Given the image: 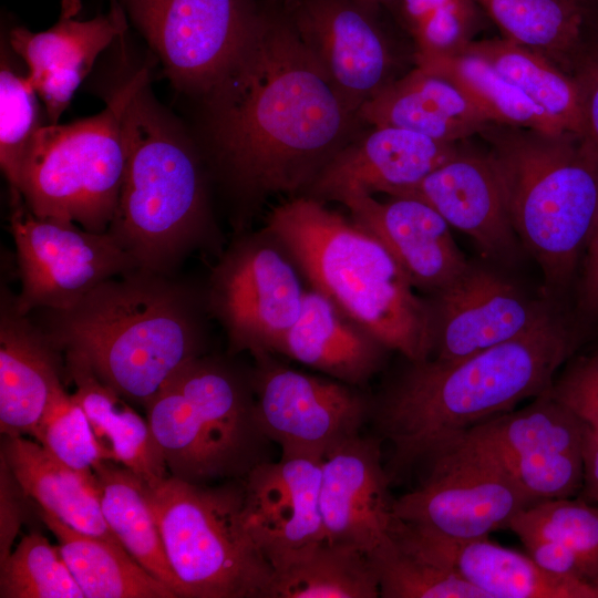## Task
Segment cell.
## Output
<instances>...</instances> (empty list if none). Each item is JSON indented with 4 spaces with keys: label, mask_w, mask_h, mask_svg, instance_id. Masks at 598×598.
I'll use <instances>...</instances> for the list:
<instances>
[{
    "label": "cell",
    "mask_w": 598,
    "mask_h": 598,
    "mask_svg": "<svg viewBox=\"0 0 598 598\" xmlns=\"http://www.w3.org/2000/svg\"><path fill=\"white\" fill-rule=\"evenodd\" d=\"M200 99L214 159L250 206L308 190L364 124L274 1Z\"/></svg>",
    "instance_id": "cell-1"
},
{
    "label": "cell",
    "mask_w": 598,
    "mask_h": 598,
    "mask_svg": "<svg viewBox=\"0 0 598 598\" xmlns=\"http://www.w3.org/2000/svg\"><path fill=\"white\" fill-rule=\"evenodd\" d=\"M573 349L570 332L551 313L526 334L464 359L411 362L371 406L375 436L390 445V481L478 423L551 390Z\"/></svg>",
    "instance_id": "cell-2"
},
{
    "label": "cell",
    "mask_w": 598,
    "mask_h": 598,
    "mask_svg": "<svg viewBox=\"0 0 598 598\" xmlns=\"http://www.w3.org/2000/svg\"><path fill=\"white\" fill-rule=\"evenodd\" d=\"M63 353L82 358L124 399L145 405L182 364L199 357L200 329L188 290L135 269L111 278L41 328Z\"/></svg>",
    "instance_id": "cell-3"
},
{
    "label": "cell",
    "mask_w": 598,
    "mask_h": 598,
    "mask_svg": "<svg viewBox=\"0 0 598 598\" xmlns=\"http://www.w3.org/2000/svg\"><path fill=\"white\" fill-rule=\"evenodd\" d=\"M266 223L267 231L286 247L315 290L386 349L411 362L431 358L432 306L414 293L378 238L310 196L276 206Z\"/></svg>",
    "instance_id": "cell-4"
},
{
    "label": "cell",
    "mask_w": 598,
    "mask_h": 598,
    "mask_svg": "<svg viewBox=\"0 0 598 598\" xmlns=\"http://www.w3.org/2000/svg\"><path fill=\"white\" fill-rule=\"evenodd\" d=\"M478 135L499 175L515 233L546 288L566 287L598 216V152L573 132L488 123Z\"/></svg>",
    "instance_id": "cell-5"
},
{
    "label": "cell",
    "mask_w": 598,
    "mask_h": 598,
    "mask_svg": "<svg viewBox=\"0 0 598 598\" xmlns=\"http://www.w3.org/2000/svg\"><path fill=\"white\" fill-rule=\"evenodd\" d=\"M147 84L148 74L123 114L125 168L107 231L140 269L173 276L206 240L210 218L197 154Z\"/></svg>",
    "instance_id": "cell-6"
},
{
    "label": "cell",
    "mask_w": 598,
    "mask_h": 598,
    "mask_svg": "<svg viewBox=\"0 0 598 598\" xmlns=\"http://www.w3.org/2000/svg\"><path fill=\"white\" fill-rule=\"evenodd\" d=\"M251 382L196 357L146 402L147 422L171 475L193 484L243 480L265 457Z\"/></svg>",
    "instance_id": "cell-7"
},
{
    "label": "cell",
    "mask_w": 598,
    "mask_h": 598,
    "mask_svg": "<svg viewBox=\"0 0 598 598\" xmlns=\"http://www.w3.org/2000/svg\"><path fill=\"white\" fill-rule=\"evenodd\" d=\"M182 598H272L276 571L250 535L243 480L223 486L174 476L146 485Z\"/></svg>",
    "instance_id": "cell-8"
},
{
    "label": "cell",
    "mask_w": 598,
    "mask_h": 598,
    "mask_svg": "<svg viewBox=\"0 0 598 598\" xmlns=\"http://www.w3.org/2000/svg\"><path fill=\"white\" fill-rule=\"evenodd\" d=\"M148 69L143 68L100 113L68 124L42 125L29 148L19 194L39 218L73 221L93 233L107 231L125 168L122 118Z\"/></svg>",
    "instance_id": "cell-9"
},
{
    "label": "cell",
    "mask_w": 598,
    "mask_h": 598,
    "mask_svg": "<svg viewBox=\"0 0 598 598\" xmlns=\"http://www.w3.org/2000/svg\"><path fill=\"white\" fill-rule=\"evenodd\" d=\"M415 489L394 498L398 519L453 539L488 537L508 529L533 502L488 451L456 439L429 461Z\"/></svg>",
    "instance_id": "cell-10"
},
{
    "label": "cell",
    "mask_w": 598,
    "mask_h": 598,
    "mask_svg": "<svg viewBox=\"0 0 598 598\" xmlns=\"http://www.w3.org/2000/svg\"><path fill=\"white\" fill-rule=\"evenodd\" d=\"M271 0H112L145 38L164 74L202 96L226 70Z\"/></svg>",
    "instance_id": "cell-11"
},
{
    "label": "cell",
    "mask_w": 598,
    "mask_h": 598,
    "mask_svg": "<svg viewBox=\"0 0 598 598\" xmlns=\"http://www.w3.org/2000/svg\"><path fill=\"white\" fill-rule=\"evenodd\" d=\"M11 205L9 228L21 281L14 306L20 313L71 309L102 282L138 269L109 231L39 218L22 197L11 198Z\"/></svg>",
    "instance_id": "cell-12"
},
{
    "label": "cell",
    "mask_w": 598,
    "mask_h": 598,
    "mask_svg": "<svg viewBox=\"0 0 598 598\" xmlns=\"http://www.w3.org/2000/svg\"><path fill=\"white\" fill-rule=\"evenodd\" d=\"M586 432L587 424L549 390L524 409L487 419L457 439L492 453L534 504L581 489Z\"/></svg>",
    "instance_id": "cell-13"
},
{
    "label": "cell",
    "mask_w": 598,
    "mask_h": 598,
    "mask_svg": "<svg viewBox=\"0 0 598 598\" xmlns=\"http://www.w3.org/2000/svg\"><path fill=\"white\" fill-rule=\"evenodd\" d=\"M280 8L352 112L399 78L383 8L365 0H282Z\"/></svg>",
    "instance_id": "cell-14"
},
{
    "label": "cell",
    "mask_w": 598,
    "mask_h": 598,
    "mask_svg": "<svg viewBox=\"0 0 598 598\" xmlns=\"http://www.w3.org/2000/svg\"><path fill=\"white\" fill-rule=\"evenodd\" d=\"M256 358L250 382L257 421L265 436L281 446V456L322 460L361 433L372 405L347 383L274 364L267 354Z\"/></svg>",
    "instance_id": "cell-15"
},
{
    "label": "cell",
    "mask_w": 598,
    "mask_h": 598,
    "mask_svg": "<svg viewBox=\"0 0 598 598\" xmlns=\"http://www.w3.org/2000/svg\"><path fill=\"white\" fill-rule=\"evenodd\" d=\"M292 266L257 240L231 248L213 274L209 306L224 326L233 352H279L300 316L303 296Z\"/></svg>",
    "instance_id": "cell-16"
},
{
    "label": "cell",
    "mask_w": 598,
    "mask_h": 598,
    "mask_svg": "<svg viewBox=\"0 0 598 598\" xmlns=\"http://www.w3.org/2000/svg\"><path fill=\"white\" fill-rule=\"evenodd\" d=\"M435 296L430 359L444 362L519 338L553 313L502 275L472 264Z\"/></svg>",
    "instance_id": "cell-17"
},
{
    "label": "cell",
    "mask_w": 598,
    "mask_h": 598,
    "mask_svg": "<svg viewBox=\"0 0 598 598\" xmlns=\"http://www.w3.org/2000/svg\"><path fill=\"white\" fill-rule=\"evenodd\" d=\"M320 483L321 460L307 456L261 462L243 478L247 528L276 573L324 540Z\"/></svg>",
    "instance_id": "cell-18"
},
{
    "label": "cell",
    "mask_w": 598,
    "mask_h": 598,
    "mask_svg": "<svg viewBox=\"0 0 598 598\" xmlns=\"http://www.w3.org/2000/svg\"><path fill=\"white\" fill-rule=\"evenodd\" d=\"M378 436L360 434L321 460L319 508L324 540L370 556L389 537L394 498Z\"/></svg>",
    "instance_id": "cell-19"
},
{
    "label": "cell",
    "mask_w": 598,
    "mask_h": 598,
    "mask_svg": "<svg viewBox=\"0 0 598 598\" xmlns=\"http://www.w3.org/2000/svg\"><path fill=\"white\" fill-rule=\"evenodd\" d=\"M379 202L359 189L343 190L332 200L343 204L354 223L378 238L414 288L439 293L470 266L455 244L450 225L426 203L413 197Z\"/></svg>",
    "instance_id": "cell-20"
},
{
    "label": "cell",
    "mask_w": 598,
    "mask_h": 598,
    "mask_svg": "<svg viewBox=\"0 0 598 598\" xmlns=\"http://www.w3.org/2000/svg\"><path fill=\"white\" fill-rule=\"evenodd\" d=\"M389 536L480 589L486 598H598V585L555 577L528 555L488 539H453L394 517Z\"/></svg>",
    "instance_id": "cell-21"
},
{
    "label": "cell",
    "mask_w": 598,
    "mask_h": 598,
    "mask_svg": "<svg viewBox=\"0 0 598 598\" xmlns=\"http://www.w3.org/2000/svg\"><path fill=\"white\" fill-rule=\"evenodd\" d=\"M395 197H413L468 235L493 259L509 260L522 244L512 224L504 188L488 154L460 148L448 161Z\"/></svg>",
    "instance_id": "cell-22"
},
{
    "label": "cell",
    "mask_w": 598,
    "mask_h": 598,
    "mask_svg": "<svg viewBox=\"0 0 598 598\" xmlns=\"http://www.w3.org/2000/svg\"><path fill=\"white\" fill-rule=\"evenodd\" d=\"M458 150L457 143L409 130L372 126L332 157L308 188V196L332 199L349 189L393 196L417 184Z\"/></svg>",
    "instance_id": "cell-23"
},
{
    "label": "cell",
    "mask_w": 598,
    "mask_h": 598,
    "mask_svg": "<svg viewBox=\"0 0 598 598\" xmlns=\"http://www.w3.org/2000/svg\"><path fill=\"white\" fill-rule=\"evenodd\" d=\"M127 28L117 3L90 20L61 19L52 28L32 32L14 27L9 33L12 50L25 62L27 78L42 101L50 124H56L75 90L99 54Z\"/></svg>",
    "instance_id": "cell-24"
},
{
    "label": "cell",
    "mask_w": 598,
    "mask_h": 598,
    "mask_svg": "<svg viewBox=\"0 0 598 598\" xmlns=\"http://www.w3.org/2000/svg\"><path fill=\"white\" fill-rule=\"evenodd\" d=\"M45 332L1 291L0 430L2 435H31L53 391L62 384L64 363Z\"/></svg>",
    "instance_id": "cell-25"
},
{
    "label": "cell",
    "mask_w": 598,
    "mask_h": 598,
    "mask_svg": "<svg viewBox=\"0 0 598 598\" xmlns=\"http://www.w3.org/2000/svg\"><path fill=\"white\" fill-rule=\"evenodd\" d=\"M374 127H398L457 143L489 122L448 81L415 66L383 86L358 111Z\"/></svg>",
    "instance_id": "cell-26"
},
{
    "label": "cell",
    "mask_w": 598,
    "mask_h": 598,
    "mask_svg": "<svg viewBox=\"0 0 598 598\" xmlns=\"http://www.w3.org/2000/svg\"><path fill=\"white\" fill-rule=\"evenodd\" d=\"M386 349L321 292L306 291L299 318L279 352L347 384H362Z\"/></svg>",
    "instance_id": "cell-27"
},
{
    "label": "cell",
    "mask_w": 598,
    "mask_h": 598,
    "mask_svg": "<svg viewBox=\"0 0 598 598\" xmlns=\"http://www.w3.org/2000/svg\"><path fill=\"white\" fill-rule=\"evenodd\" d=\"M64 374L74 384L72 399L83 409L104 460L135 473L146 485L167 477V466L147 420L105 384L80 357L64 353Z\"/></svg>",
    "instance_id": "cell-28"
},
{
    "label": "cell",
    "mask_w": 598,
    "mask_h": 598,
    "mask_svg": "<svg viewBox=\"0 0 598 598\" xmlns=\"http://www.w3.org/2000/svg\"><path fill=\"white\" fill-rule=\"evenodd\" d=\"M3 436L0 456L28 497L72 528L123 547L102 514L93 476L66 466L38 441Z\"/></svg>",
    "instance_id": "cell-29"
},
{
    "label": "cell",
    "mask_w": 598,
    "mask_h": 598,
    "mask_svg": "<svg viewBox=\"0 0 598 598\" xmlns=\"http://www.w3.org/2000/svg\"><path fill=\"white\" fill-rule=\"evenodd\" d=\"M38 514L59 540L58 548L84 598H177L124 547L81 533L41 507Z\"/></svg>",
    "instance_id": "cell-30"
},
{
    "label": "cell",
    "mask_w": 598,
    "mask_h": 598,
    "mask_svg": "<svg viewBox=\"0 0 598 598\" xmlns=\"http://www.w3.org/2000/svg\"><path fill=\"white\" fill-rule=\"evenodd\" d=\"M503 37L534 49L569 73L598 32V11L566 0H475Z\"/></svg>",
    "instance_id": "cell-31"
},
{
    "label": "cell",
    "mask_w": 598,
    "mask_h": 598,
    "mask_svg": "<svg viewBox=\"0 0 598 598\" xmlns=\"http://www.w3.org/2000/svg\"><path fill=\"white\" fill-rule=\"evenodd\" d=\"M92 473L101 511L110 528L144 569L176 594V580L146 496L145 483L130 468L110 460H101Z\"/></svg>",
    "instance_id": "cell-32"
},
{
    "label": "cell",
    "mask_w": 598,
    "mask_h": 598,
    "mask_svg": "<svg viewBox=\"0 0 598 598\" xmlns=\"http://www.w3.org/2000/svg\"><path fill=\"white\" fill-rule=\"evenodd\" d=\"M463 52L489 63L564 130L585 136L579 86L570 73L546 55L504 37L474 40Z\"/></svg>",
    "instance_id": "cell-33"
},
{
    "label": "cell",
    "mask_w": 598,
    "mask_h": 598,
    "mask_svg": "<svg viewBox=\"0 0 598 598\" xmlns=\"http://www.w3.org/2000/svg\"><path fill=\"white\" fill-rule=\"evenodd\" d=\"M413 60L453 84L489 123L568 132L489 63L470 53H420Z\"/></svg>",
    "instance_id": "cell-34"
},
{
    "label": "cell",
    "mask_w": 598,
    "mask_h": 598,
    "mask_svg": "<svg viewBox=\"0 0 598 598\" xmlns=\"http://www.w3.org/2000/svg\"><path fill=\"white\" fill-rule=\"evenodd\" d=\"M379 577L370 557L326 540L276 573L272 598H377Z\"/></svg>",
    "instance_id": "cell-35"
},
{
    "label": "cell",
    "mask_w": 598,
    "mask_h": 598,
    "mask_svg": "<svg viewBox=\"0 0 598 598\" xmlns=\"http://www.w3.org/2000/svg\"><path fill=\"white\" fill-rule=\"evenodd\" d=\"M508 529L556 540L578 558L586 577L598 585V506L582 498L534 503L519 512Z\"/></svg>",
    "instance_id": "cell-36"
},
{
    "label": "cell",
    "mask_w": 598,
    "mask_h": 598,
    "mask_svg": "<svg viewBox=\"0 0 598 598\" xmlns=\"http://www.w3.org/2000/svg\"><path fill=\"white\" fill-rule=\"evenodd\" d=\"M1 598H83L58 547L39 532L24 535L0 563Z\"/></svg>",
    "instance_id": "cell-37"
},
{
    "label": "cell",
    "mask_w": 598,
    "mask_h": 598,
    "mask_svg": "<svg viewBox=\"0 0 598 598\" xmlns=\"http://www.w3.org/2000/svg\"><path fill=\"white\" fill-rule=\"evenodd\" d=\"M383 598H486L452 570L396 544L390 536L370 556Z\"/></svg>",
    "instance_id": "cell-38"
},
{
    "label": "cell",
    "mask_w": 598,
    "mask_h": 598,
    "mask_svg": "<svg viewBox=\"0 0 598 598\" xmlns=\"http://www.w3.org/2000/svg\"><path fill=\"white\" fill-rule=\"evenodd\" d=\"M483 10L475 0H400L393 19L420 53H461L474 41Z\"/></svg>",
    "instance_id": "cell-39"
},
{
    "label": "cell",
    "mask_w": 598,
    "mask_h": 598,
    "mask_svg": "<svg viewBox=\"0 0 598 598\" xmlns=\"http://www.w3.org/2000/svg\"><path fill=\"white\" fill-rule=\"evenodd\" d=\"M4 58L2 54L0 68V165L11 198H18L22 168L42 125L37 92L27 75H20Z\"/></svg>",
    "instance_id": "cell-40"
},
{
    "label": "cell",
    "mask_w": 598,
    "mask_h": 598,
    "mask_svg": "<svg viewBox=\"0 0 598 598\" xmlns=\"http://www.w3.org/2000/svg\"><path fill=\"white\" fill-rule=\"evenodd\" d=\"M33 437L60 462L89 477L104 460L83 409L63 384L51 394Z\"/></svg>",
    "instance_id": "cell-41"
},
{
    "label": "cell",
    "mask_w": 598,
    "mask_h": 598,
    "mask_svg": "<svg viewBox=\"0 0 598 598\" xmlns=\"http://www.w3.org/2000/svg\"><path fill=\"white\" fill-rule=\"evenodd\" d=\"M550 392L598 434V351L574 362Z\"/></svg>",
    "instance_id": "cell-42"
},
{
    "label": "cell",
    "mask_w": 598,
    "mask_h": 598,
    "mask_svg": "<svg viewBox=\"0 0 598 598\" xmlns=\"http://www.w3.org/2000/svg\"><path fill=\"white\" fill-rule=\"evenodd\" d=\"M569 73L581 95L584 134L598 152V32L581 48Z\"/></svg>",
    "instance_id": "cell-43"
},
{
    "label": "cell",
    "mask_w": 598,
    "mask_h": 598,
    "mask_svg": "<svg viewBox=\"0 0 598 598\" xmlns=\"http://www.w3.org/2000/svg\"><path fill=\"white\" fill-rule=\"evenodd\" d=\"M517 536L530 559L545 573L559 578L592 582L586 577L577 556L565 545L530 533Z\"/></svg>",
    "instance_id": "cell-44"
},
{
    "label": "cell",
    "mask_w": 598,
    "mask_h": 598,
    "mask_svg": "<svg viewBox=\"0 0 598 598\" xmlns=\"http://www.w3.org/2000/svg\"><path fill=\"white\" fill-rule=\"evenodd\" d=\"M23 492L7 463L0 471V563L12 551V545L24 518Z\"/></svg>",
    "instance_id": "cell-45"
},
{
    "label": "cell",
    "mask_w": 598,
    "mask_h": 598,
    "mask_svg": "<svg viewBox=\"0 0 598 598\" xmlns=\"http://www.w3.org/2000/svg\"><path fill=\"white\" fill-rule=\"evenodd\" d=\"M584 272L580 283V309L598 317V216L585 247Z\"/></svg>",
    "instance_id": "cell-46"
},
{
    "label": "cell",
    "mask_w": 598,
    "mask_h": 598,
    "mask_svg": "<svg viewBox=\"0 0 598 598\" xmlns=\"http://www.w3.org/2000/svg\"><path fill=\"white\" fill-rule=\"evenodd\" d=\"M581 498L598 506V434L587 426Z\"/></svg>",
    "instance_id": "cell-47"
},
{
    "label": "cell",
    "mask_w": 598,
    "mask_h": 598,
    "mask_svg": "<svg viewBox=\"0 0 598 598\" xmlns=\"http://www.w3.org/2000/svg\"><path fill=\"white\" fill-rule=\"evenodd\" d=\"M82 7L81 0H61V19L75 18Z\"/></svg>",
    "instance_id": "cell-48"
},
{
    "label": "cell",
    "mask_w": 598,
    "mask_h": 598,
    "mask_svg": "<svg viewBox=\"0 0 598 598\" xmlns=\"http://www.w3.org/2000/svg\"><path fill=\"white\" fill-rule=\"evenodd\" d=\"M365 1L383 8L393 18L400 0H365Z\"/></svg>",
    "instance_id": "cell-49"
},
{
    "label": "cell",
    "mask_w": 598,
    "mask_h": 598,
    "mask_svg": "<svg viewBox=\"0 0 598 598\" xmlns=\"http://www.w3.org/2000/svg\"><path fill=\"white\" fill-rule=\"evenodd\" d=\"M566 1H570V2L580 4V6H584V7H588V8H591L594 10L598 11L595 0H566Z\"/></svg>",
    "instance_id": "cell-50"
},
{
    "label": "cell",
    "mask_w": 598,
    "mask_h": 598,
    "mask_svg": "<svg viewBox=\"0 0 598 598\" xmlns=\"http://www.w3.org/2000/svg\"><path fill=\"white\" fill-rule=\"evenodd\" d=\"M271 1L280 3L282 0H271Z\"/></svg>",
    "instance_id": "cell-51"
},
{
    "label": "cell",
    "mask_w": 598,
    "mask_h": 598,
    "mask_svg": "<svg viewBox=\"0 0 598 598\" xmlns=\"http://www.w3.org/2000/svg\"><path fill=\"white\" fill-rule=\"evenodd\" d=\"M595 1H596V7H597V9H598V0H595Z\"/></svg>",
    "instance_id": "cell-52"
}]
</instances>
